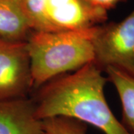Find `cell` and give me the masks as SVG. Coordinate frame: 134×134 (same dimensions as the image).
<instances>
[{
    "label": "cell",
    "instance_id": "6da1fadb",
    "mask_svg": "<svg viewBox=\"0 0 134 134\" xmlns=\"http://www.w3.org/2000/svg\"><path fill=\"white\" fill-rule=\"evenodd\" d=\"M102 72L92 62L40 86L32 98L38 119L65 117L90 124L105 134H130L107 104L104 86L108 80Z\"/></svg>",
    "mask_w": 134,
    "mask_h": 134
},
{
    "label": "cell",
    "instance_id": "7a4b0ae2",
    "mask_svg": "<svg viewBox=\"0 0 134 134\" xmlns=\"http://www.w3.org/2000/svg\"><path fill=\"white\" fill-rule=\"evenodd\" d=\"M94 28L31 32L26 42L34 89L37 90L57 77L94 62L92 42Z\"/></svg>",
    "mask_w": 134,
    "mask_h": 134
},
{
    "label": "cell",
    "instance_id": "3957f363",
    "mask_svg": "<svg viewBox=\"0 0 134 134\" xmlns=\"http://www.w3.org/2000/svg\"><path fill=\"white\" fill-rule=\"evenodd\" d=\"M92 42L93 63L103 72L112 66L134 75V10L119 23L96 26Z\"/></svg>",
    "mask_w": 134,
    "mask_h": 134
},
{
    "label": "cell",
    "instance_id": "277c9868",
    "mask_svg": "<svg viewBox=\"0 0 134 134\" xmlns=\"http://www.w3.org/2000/svg\"><path fill=\"white\" fill-rule=\"evenodd\" d=\"M33 89L27 42L0 38V99L25 98Z\"/></svg>",
    "mask_w": 134,
    "mask_h": 134
},
{
    "label": "cell",
    "instance_id": "5b68a950",
    "mask_svg": "<svg viewBox=\"0 0 134 134\" xmlns=\"http://www.w3.org/2000/svg\"><path fill=\"white\" fill-rule=\"evenodd\" d=\"M45 15L54 31L90 29L108 19L107 10L83 0H46Z\"/></svg>",
    "mask_w": 134,
    "mask_h": 134
},
{
    "label": "cell",
    "instance_id": "8992f818",
    "mask_svg": "<svg viewBox=\"0 0 134 134\" xmlns=\"http://www.w3.org/2000/svg\"><path fill=\"white\" fill-rule=\"evenodd\" d=\"M0 134H45L32 98L0 99Z\"/></svg>",
    "mask_w": 134,
    "mask_h": 134
},
{
    "label": "cell",
    "instance_id": "52a82bcc",
    "mask_svg": "<svg viewBox=\"0 0 134 134\" xmlns=\"http://www.w3.org/2000/svg\"><path fill=\"white\" fill-rule=\"evenodd\" d=\"M32 31L23 0H0V38L23 42L27 41Z\"/></svg>",
    "mask_w": 134,
    "mask_h": 134
},
{
    "label": "cell",
    "instance_id": "ba28073f",
    "mask_svg": "<svg viewBox=\"0 0 134 134\" xmlns=\"http://www.w3.org/2000/svg\"><path fill=\"white\" fill-rule=\"evenodd\" d=\"M104 72L115 87L122 107L121 123L130 134H134V75L115 67L106 68Z\"/></svg>",
    "mask_w": 134,
    "mask_h": 134
},
{
    "label": "cell",
    "instance_id": "9c48e42d",
    "mask_svg": "<svg viewBox=\"0 0 134 134\" xmlns=\"http://www.w3.org/2000/svg\"><path fill=\"white\" fill-rule=\"evenodd\" d=\"M46 0H23L25 14L33 31H54L45 15Z\"/></svg>",
    "mask_w": 134,
    "mask_h": 134
},
{
    "label": "cell",
    "instance_id": "30bf717a",
    "mask_svg": "<svg viewBox=\"0 0 134 134\" xmlns=\"http://www.w3.org/2000/svg\"><path fill=\"white\" fill-rule=\"evenodd\" d=\"M45 134H86L83 123L65 117H54L43 121Z\"/></svg>",
    "mask_w": 134,
    "mask_h": 134
},
{
    "label": "cell",
    "instance_id": "8fae6325",
    "mask_svg": "<svg viewBox=\"0 0 134 134\" xmlns=\"http://www.w3.org/2000/svg\"><path fill=\"white\" fill-rule=\"evenodd\" d=\"M87 4L94 6L96 8H100L105 10L113 9L115 8L118 4L121 2H125L127 0H83Z\"/></svg>",
    "mask_w": 134,
    "mask_h": 134
}]
</instances>
